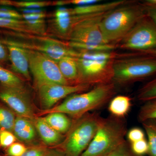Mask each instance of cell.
Returning a JSON list of instances; mask_svg holds the SVG:
<instances>
[{
  "label": "cell",
  "mask_w": 156,
  "mask_h": 156,
  "mask_svg": "<svg viewBox=\"0 0 156 156\" xmlns=\"http://www.w3.org/2000/svg\"><path fill=\"white\" fill-rule=\"evenodd\" d=\"M146 15L145 6L142 2L135 1H128L108 11L100 23L101 32L107 43L114 45L119 43Z\"/></svg>",
  "instance_id": "6da1fadb"
},
{
  "label": "cell",
  "mask_w": 156,
  "mask_h": 156,
  "mask_svg": "<svg viewBox=\"0 0 156 156\" xmlns=\"http://www.w3.org/2000/svg\"><path fill=\"white\" fill-rule=\"evenodd\" d=\"M116 89L117 86L113 82L97 85L89 91L71 95L59 105L40 114L58 112L78 119L106 104L115 95Z\"/></svg>",
  "instance_id": "7a4b0ae2"
},
{
  "label": "cell",
  "mask_w": 156,
  "mask_h": 156,
  "mask_svg": "<svg viewBox=\"0 0 156 156\" xmlns=\"http://www.w3.org/2000/svg\"><path fill=\"white\" fill-rule=\"evenodd\" d=\"M79 52L76 58L78 71L77 84L92 87L112 82L113 65L118 54L114 51Z\"/></svg>",
  "instance_id": "3957f363"
},
{
  "label": "cell",
  "mask_w": 156,
  "mask_h": 156,
  "mask_svg": "<svg viewBox=\"0 0 156 156\" xmlns=\"http://www.w3.org/2000/svg\"><path fill=\"white\" fill-rule=\"evenodd\" d=\"M127 126L123 119L102 118L90 144L81 156H105L126 141Z\"/></svg>",
  "instance_id": "277c9868"
},
{
  "label": "cell",
  "mask_w": 156,
  "mask_h": 156,
  "mask_svg": "<svg viewBox=\"0 0 156 156\" xmlns=\"http://www.w3.org/2000/svg\"><path fill=\"white\" fill-rule=\"evenodd\" d=\"M102 118L97 113H88L75 119L58 148L66 156H81L93 139Z\"/></svg>",
  "instance_id": "5b68a950"
},
{
  "label": "cell",
  "mask_w": 156,
  "mask_h": 156,
  "mask_svg": "<svg viewBox=\"0 0 156 156\" xmlns=\"http://www.w3.org/2000/svg\"><path fill=\"white\" fill-rule=\"evenodd\" d=\"M156 75V58L136 55L118 57L113 65L112 82L126 86Z\"/></svg>",
  "instance_id": "8992f818"
},
{
  "label": "cell",
  "mask_w": 156,
  "mask_h": 156,
  "mask_svg": "<svg viewBox=\"0 0 156 156\" xmlns=\"http://www.w3.org/2000/svg\"><path fill=\"white\" fill-rule=\"evenodd\" d=\"M108 12L76 16L75 21L67 39L69 42L89 46L108 44L104 37L100 27L101 20Z\"/></svg>",
  "instance_id": "52a82bcc"
},
{
  "label": "cell",
  "mask_w": 156,
  "mask_h": 156,
  "mask_svg": "<svg viewBox=\"0 0 156 156\" xmlns=\"http://www.w3.org/2000/svg\"><path fill=\"white\" fill-rule=\"evenodd\" d=\"M26 50L30 71L37 87L47 84L71 85L62 74L57 62L40 52Z\"/></svg>",
  "instance_id": "ba28073f"
},
{
  "label": "cell",
  "mask_w": 156,
  "mask_h": 156,
  "mask_svg": "<svg viewBox=\"0 0 156 156\" xmlns=\"http://www.w3.org/2000/svg\"><path fill=\"white\" fill-rule=\"evenodd\" d=\"M119 48L136 53L151 50L156 46V24L146 15L119 42Z\"/></svg>",
  "instance_id": "9c48e42d"
},
{
  "label": "cell",
  "mask_w": 156,
  "mask_h": 156,
  "mask_svg": "<svg viewBox=\"0 0 156 156\" xmlns=\"http://www.w3.org/2000/svg\"><path fill=\"white\" fill-rule=\"evenodd\" d=\"M0 99L18 116L32 121L34 113L30 96L25 88L0 87Z\"/></svg>",
  "instance_id": "30bf717a"
},
{
  "label": "cell",
  "mask_w": 156,
  "mask_h": 156,
  "mask_svg": "<svg viewBox=\"0 0 156 156\" xmlns=\"http://www.w3.org/2000/svg\"><path fill=\"white\" fill-rule=\"evenodd\" d=\"M91 86L85 84H47L38 87L40 103L43 111L53 107L58 101L69 95L88 91Z\"/></svg>",
  "instance_id": "8fae6325"
},
{
  "label": "cell",
  "mask_w": 156,
  "mask_h": 156,
  "mask_svg": "<svg viewBox=\"0 0 156 156\" xmlns=\"http://www.w3.org/2000/svg\"><path fill=\"white\" fill-rule=\"evenodd\" d=\"M9 44L26 49L37 51L44 54L53 61L58 62L62 58L66 56L75 57L79 56V51L70 48L68 45L52 39H44L41 45L25 44L11 41Z\"/></svg>",
  "instance_id": "7c38bea8"
},
{
  "label": "cell",
  "mask_w": 156,
  "mask_h": 156,
  "mask_svg": "<svg viewBox=\"0 0 156 156\" xmlns=\"http://www.w3.org/2000/svg\"><path fill=\"white\" fill-rule=\"evenodd\" d=\"M8 48L12 69L27 80H30L29 63L26 50L14 45L5 44Z\"/></svg>",
  "instance_id": "4fadbf2b"
},
{
  "label": "cell",
  "mask_w": 156,
  "mask_h": 156,
  "mask_svg": "<svg viewBox=\"0 0 156 156\" xmlns=\"http://www.w3.org/2000/svg\"><path fill=\"white\" fill-rule=\"evenodd\" d=\"M32 122L45 145L48 146L60 145L64 140L65 136L54 130L42 118H34Z\"/></svg>",
  "instance_id": "5bb4252c"
},
{
  "label": "cell",
  "mask_w": 156,
  "mask_h": 156,
  "mask_svg": "<svg viewBox=\"0 0 156 156\" xmlns=\"http://www.w3.org/2000/svg\"><path fill=\"white\" fill-rule=\"evenodd\" d=\"M128 2L126 0H119L101 4L98 3L87 5L76 6L73 9H69V11L71 16L99 14L111 11Z\"/></svg>",
  "instance_id": "9a60e30c"
},
{
  "label": "cell",
  "mask_w": 156,
  "mask_h": 156,
  "mask_svg": "<svg viewBox=\"0 0 156 156\" xmlns=\"http://www.w3.org/2000/svg\"><path fill=\"white\" fill-rule=\"evenodd\" d=\"M12 133L17 139L30 143L36 136V129L31 121L23 117H16Z\"/></svg>",
  "instance_id": "2e32d148"
},
{
  "label": "cell",
  "mask_w": 156,
  "mask_h": 156,
  "mask_svg": "<svg viewBox=\"0 0 156 156\" xmlns=\"http://www.w3.org/2000/svg\"><path fill=\"white\" fill-rule=\"evenodd\" d=\"M54 24L58 33L67 38L75 22V16H71L69 9L59 8L54 14Z\"/></svg>",
  "instance_id": "e0dca14e"
},
{
  "label": "cell",
  "mask_w": 156,
  "mask_h": 156,
  "mask_svg": "<svg viewBox=\"0 0 156 156\" xmlns=\"http://www.w3.org/2000/svg\"><path fill=\"white\" fill-rule=\"evenodd\" d=\"M131 103V98L129 96L117 95L110 100L108 105V111L112 116L123 119L130 111Z\"/></svg>",
  "instance_id": "ac0fdd59"
},
{
  "label": "cell",
  "mask_w": 156,
  "mask_h": 156,
  "mask_svg": "<svg viewBox=\"0 0 156 156\" xmlns=\"http://www.w3.org/2000/svg\"><path fill=\"white\" fill-rule=\"evenodd\" d=\"M62 75L71 85H77L78 71L75 57L66 56L57 62Z\"/></svg>",
  "instance_id": "d6986e66"
},
{
  "label": "cell",
  "mask_w": 156,
  "mask_h": 156,
  "mask_svg": "<svg viewBox=\"0 0 156 156\" xmlns=\"http://www.w3.org/2000/svg\"><path fill=\"white\" fill-rule=\"evenodd\" d=\"M42 118L54 130L62 134L67 133L72 124L70 119L66 115L61 112L50 113Z\"/></svg>",
  "instance_id": "ffe728a7"
},
{
  "label": "cell",
  "mask_w": 156,
  "mask_h": 156,
  "mask_svg": "<svg viewBox=\"0 0 156 156\" xmlns=\"http://www.w3.org/2000/svg\"><path fill=\"white\" fill-rule=\"evenodd\" d=\"M2 6H13L21 9H40L44 7L54 5L53 2L47 1H17L1 0Z\"/></svg>",
  "instance_id": "44dd1931"
},
{
  "label": "cell",
  "mask_w": 156,
  "mask_h": 156,
  "mask_svg": "<svg viewBox=\"0 0 156 156\" xmlns=\"http://www.w3.org/2000/svg\"><path fill=\"white\" fill-rule=\"evenodd\" d=\"M147 137L149 156H156V120H147L142 122Z\"/></svg>",
  "instance_id": "7402d4cb"
},
{
  "label": "cell",
  "mask_w": 156,
  "mask_h": 156,
  "mask_svg": "<svg viewBox=\"0 0 156 156\" xmlns=\"http://www.w3.org/2000/svg\"><path fill=\"white\" fill-rule=\"evenodd\" d=\"M0 83L5 87L24 88L23 81L15 74L0 65Z\"/></svg>",
  "instance_id": "603a6c76"
},
{
  "label": "cell",
  "mask_w": 156,
  "mask_h": 156,
  "mask_svg": "<svg viewBox=\"0 0 156 156\" xmlns=\"http://www.w3.org/2000/svg\"><path fill=\"white\" fill-rule=\"evenodd\" d=\"M16 118L11 109L0 105V131L12 132Z\"/></svg>",
  "instance_id": "cb8c5ba5"
},
{
  "label": "cell",
  "mask_w": 156,
  "mask_h": 156,
  "mask_svg": "<svg viewBox=\"0 0 156 156\" xmlns=\"http://www.w3.org/2000/svg\"><path fill=\"white\" fill-rule=\"evenodd\" d=\"M0 28L11 30L18 32L32 34L24 20L8 19L0 17Z\"/></svg>",
  "instance_id": "d4e9b609"
},
{
  "label": "cell",
  "mask_w": 156,
  "mask_h": 156,
  "mask_svg": "<svg viewBox=\"0 0 156 156\" xmlns=\"http://www.w3.org/2000/svg\"><path fill=\"white\" fill-rule=\"evenodd\" d=\"M137 98L144 102L156 99V77L139 89L137 93Z\"/></svg>",
  "instance_id": "484cf974"
},
{
  "label": "cell",
  "mask_w": 156,
  "mask_h": 156,
  "mask_svg": "<svg viewBox=\"0 0 156 156\" xmlns=\"http://www.w3.org/2000/svg\"><path fill=\"white\" fill-rule=\"evenodd\" d=\"M138 118L141 123L147 120H156V99L144 102L140 109Z\"/></svg>",
  "instance_id": "4316f807"
},
{
  "label": "cell",
  "mask_w": 156,
  "mask_h": 156,
  "mask_svg": "<svg viewBox=\"0 0 156 156\" xmlns=\"http://www.w3.org/2000/svg\"><path fill=\"white\" fill-rule=\"evenodd\" d=\"M130 144L131 150L134 155L142 156L147 154L148 144L146 138Z\"/></svg>",
  "instance_id": "83f0119b"
},
{
  "label": "cell",
  "mask_w": 156,
  "mask_h": 156,
  "mask_svg": "<svg viewBox=\"0 0 156 156\" xmlns=\"http://www.w3.org/2000/svg\"><path fill=\"white\" fill-rule=\"evenodd\" d=\"M24 20L32 34L43 35L46 32L44 19Z\"/></svg>",
  "instance_id": "f1b7e54d"
},
{
  "label": "cell",
  "mask_w": 156,
  "mask_h": 156,
  "mask_svg": "<svg viewBox=\"0 0 156 156\" xmlns=\"http://www.w3.org/2000/svg\"><path fill=\"white\" fill-rule=\"evenodd\" d=\"M16 137L11 131H0V146L3 147H9L15 142Z\"/></svg>",
  "instance_id": "f546056e"
},
{
  "label": "cell",
  "mask_w": 156,
  "mask_h": 156,
  "mask_svg": "<svg viewBox=\"0 0 156 156\" xmlns=\"http://www.w3.org/2000/svg\"><path fill=\"white\" fill-rule=\"evenodd\" d=\"M49 149L46 146H32L27 147L25 153L21 156H45Z\"/></svg>",
  "instance_id": "4dcf8cb0"
},
{
  "label": "cell",
  "mask_w": 156,
  "mask_h": 156,
  "mask_svg": "<svg viewBox=\"0 0 156 156\" xmlns=\"http://www.w3.org/2000/svg\"><path fill=\"white\" fill-rule=\"evenodd\" d=\"M126 136L130 144L145 138L144 131L138 127H134L130 129L127 132Z\"/></svg>",
  "instance_id": "1f68e13d"
},
{
  "label": "cell",
  "mask_w": 156,
  "mask_h": 156,
  "mask_svg": "<svg viewBox=\"0 0 156 156\" xmlns=\"http://www.w3.org/2000/svg\"><path fill=\"white\" fill-rule=\"evenodd\" d=\"M105 156H136L132 152L130 146L126 141Z\"/></svg>",
  "instance_id": "d6a6232c"
},
{
  "label": "cell",
  "mask_w": 156,
  "mask_h": 156,
  "mask_svg": "<svg viewBox=\"0 0 156 156\" xmlns=\"http://www.w3.org/2000/svg\"><path fill=\"white\" fill-rule=\"evenodd\" d=\"M27 148L23 144L15 142L8 147L7 154L9 156H21L25 153Z\"/></svg>",
  "instance_id": "836d02e7"
},
{
  "label": "cell",
  "mask_w": 156,
  "mask_h": 156,
  "mask_svg": "<svg viewBox=\"0 0 156 156\" xmlns=\"http://www.w3.org/2000/svg\"><path fill=\"white\" fill-rule=\"evenodd\" d=\"M100 2V0H68L55 2L54 5L63 6L71 4L76 6H81L96 4Z\"/></svg>",
  "instance_id": "e575fe53"
},
{
  "label": "cell",
  "mask_w": 156,
  "mask_h": 156,
  "mask_svg": "<svg viewBox=\"0 0 156 156\" xmlns=\"http://www.w3.org/2000/svg\"><path fill=\"white\" fill-rule=\"evenodd\" d=\"M0 17L1 18L23 20L22 14H20L17 11L7 8H0Z\"/></svg>",
  "instance_id": "d590c367"
},
{
  "label": "cell",
  "mask_w": 156,
  "mask_h": 156,
  "mask_svg": "<svg viewBox=\"0 0 156 156\" xmlns=\"http://www.w3.org/2000/svg\"><path fill=\"white\" fill-rule=\"evenodd\" d=\"M9 59V53L7 47L0 41V65L5 63Z\"/></svg>",
  "instance_id": "8d00e7d4"
},
{
  "label": "cell",
  "mask_w": 156,
  "mask_h": 156,
  "mask_svg": "<svg viewBox=\"0 0 156 156\" xmlns=\"http://www.w3.org/2000/svg\"><path fill=\"white\" fill-rule=\"evenodd\" d=\"M23 19L24 20H35L44 19L47 14L44 11L39 13L32 14H22Z\"/></svg>",
  "instance_id": "74e56055"
},
{
  "label": "cell",
  "mask_w": 156,
  "mask_h": 156,
  "mask_svg": "<svg viewBox=\"0 0 156 156\" xmlns=\"http://www.w3.org/2000/svg\"><path fill=\"white\" fill-rule=\"evenodd\" d=\"M144 6L146 14L156 24V6Z\"/></svg>",
  "instance_id": "f35d334b"
},
{
  "label": "cell",
  "mask_w": 156,
  "mask_h": 156,
  "mask_svg": "<svg viewBox=\"0 0 156 156\" xmlns=\"http://www.w3.org/2000/svg\"><path fill=\"white\" fill-rule=\"evenodd\" d=\"M45 156H66L64 153L61 150L55 148L49 149L48 153Z\"/></svg>",
  "instance_id": "ab89813d"
},
{
  "label": "cell",
  "mask_w": 156,
  "mask_h": 156,
  "mask_svg": "<svg viewBox=\"0 0 156 156\" xmlns=\"http://www.w3.org/2000/svg\"><path fill=\"white\" fill-rule=\"evenodd\" d=\"M136 54L137 55H144V56H153L156 58V46L151 50L140 52V53H136Z\"/></svg>",
  "instance_id": "60d3db41"
}]
</instances>
